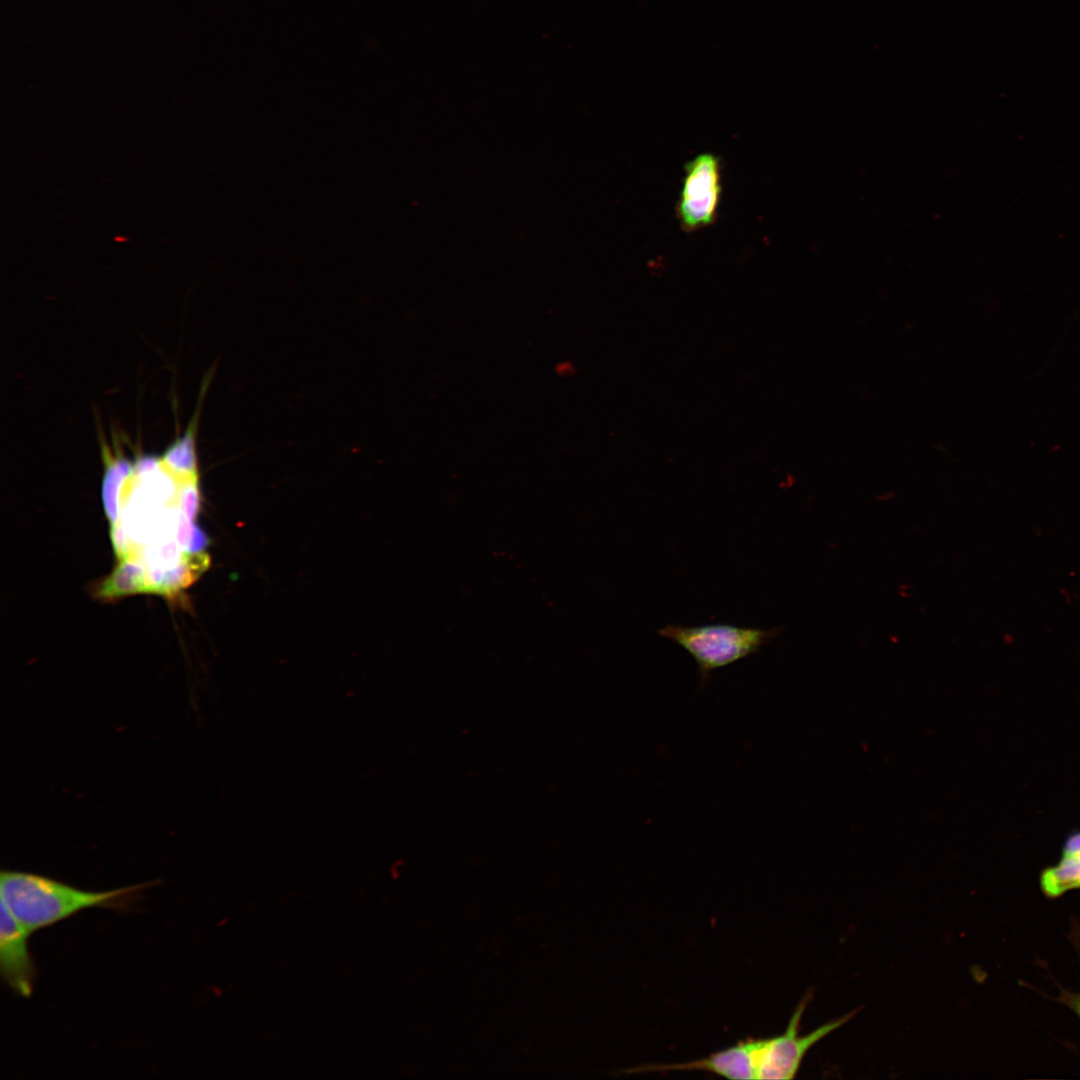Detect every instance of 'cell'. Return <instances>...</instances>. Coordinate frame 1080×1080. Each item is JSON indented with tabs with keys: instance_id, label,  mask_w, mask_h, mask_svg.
Masks as SVG:
<instances>
[{
	"instance_id": "1",
	"label": "cell",
	"mask_w": 1080,
	"mask_h": 1080,
	"mask_svg": "<svg viewBox=\"0 0 1080 1080\" xmlns=\"http://www.w3.org/2000/svg\"><path fill=\"white\" fill-rule=\"evenodd\" d=\"M151 885L94 892L25 872L2 871L0 875L1 902L29 934L86 908L124 909Z\"/></svg>"
},
{
	"instance_id": "2",
	"label": "cell",
	"mask_w": 1080,
	"mask_h": 1080,
	"mask_svg": "<svg viewBox=\"0 0 1080 1080\" xmlns=\"http://www.w3.org/2000/svg\"><path fill=\"white\" fill-rule=\"evenodd\" d=\"M781 631L782 627L761 629L715 623L700 626L669 624L657 633L689 653L704 683L715 670L759 653Z\"/></svg>"
},
{
	"instance_id": "3",
	"label": "cell",
	"mask_w": 1080,
	"mask_h": 1080,
	"mask_svg": "<svg viewBox=\"0 0 1080 1080\" xmlns=\"http://www.w3.org/2000/svg\"><path fill=\"white\" fill-rule=\"evenodd\" d=\"M811 996V993H808L800 1001L784 1033L771 1038L751 1039L756 1079L794 1078L809 1049L857 1013V1010H854L819 1026L809 1034L799 1035L801 1019Z\"/></svg>"
},
{
	"instance_id": "4",
	"label": "cell",
	"mask_w": 1080,
	"mask_h": 1080,
	"mask_svg": "<svg viewBox=\"0 0 1080 1080\" xmlns=\"http://www.w3.org/2000/svg\"><path fill=\"white\" fill-rule=\"evenodd\" d=\"M721 179L720 159L712 153H700L685 164L676 206L683 230L694 232L715 222L722 194Z\"/></svg>"
},
{
	"instance_id": "5",
	"label": "cell",
	"mask_w": 1080,
	"mask_h": 1080,
	"mask_svg": "<svg viewBox=\"0 0 1080 1080\" xmlns=\"http://www.w3.org/2000/svg\"><path fill=\"white\" fill-rule=\"evenodd\" d=\"M28 935L1 902L0 972L6 984L22 997L32 994L36 978V969L27 949Z\"/></svg>"
},
{
	"instance_id": "6",
	"label": "cell",
	"mask_w": 1080,
	"mask_h": 1080,
	"mask_svg": "<svg viewBox=\"0 0 1080 1080\" xmlns=\"http://www.w3.org/2000/svg\"><path fill=\"white\" fill-rule=\"evenodd\" d=\"M1040 888L1050 899L1080 889V831L1066 839L1059 862L1041 872Z\"/></svg>"
},
{
	"instance_id": "7",
	"label": "cell",
	"mask_w": 1080,
	"mask_h": 1080,
	"mask_svg": "<svg viewBox=\"0 0 1080 1080\" xmlns=\"http://www.w3.org/2000/svg\"><path fill=\"white\" fill-rule=\"evenodd\" d=\"M139 592H148L145 568L139 561L132 558L120 560L117 568L102 584L99 591L100 595L105 598Z\"/></svg>"
},
{
	"instance_id": "8",
	"label": "cell",
	"mask_w": 1080,
	"mask_h": 1080,
	"mask_svg": "<svg viewBox=\"0 0 1080 1080\" xmlns=\"http://www.w3.org/2000/svg\"><path fill=\"white\" fill-rule=\"evenodd\" d=\"M200 506L199 480L185 485L181 494V510L184 515L193 521L198 515Z\"/></svg>"
},
{
	"instance_id": "9",
	"label": "cell",
	"mask_w": 1080,
	"mask_h": 1080,
	"mask_svg": "<svg viewBox=\"0 0 1080 1080\" xmlns=\"http://www.w3.org/2000/svg\"><path fill=\"white\" fill-rule=\"evenodd\" d=\"M111 540L118 558L120 560L126 559L129 556L131 547L128 542V536L125 535L123 528L119 523L111 525Z\"/></svg>"
},
{
	"instance_id": "10",
	"label": "cell",
	"mask_w": 1080,
	"mask_h": 1080,
	"mask_svg": "<svg viewBox=\"0 0 1080 1080\" xmlns=\"http://www.w3.org/2000/svg\"><path fill=\"white\" fill-rule=\"evenodd\" d=\"M1062 1003L1069 1009H1071L1080 1019V991L1070 992L1067 990H1061L1059 997L1056 1000Z\"/></svg>"
},
{
	"instance_id": "11",
	"label": "cell",
	"mask_w": 1080,
	"mask_h": 1080,
	"mask_svg": "<svg viewBox=\"0 0 1080 1080\" xmlns=\"http://www.w3.org/2000/svg\"><path fill=\"white\" fill-rule=\"evenodd\" d=\"M207 545H208V537H207V535L199 527H197L195 525L193 535H192V539H191V542H190V545H189V548H188L187 552L188 553H200V552H203V550L207 547Z\"/></svg>"
}]
</instances>
